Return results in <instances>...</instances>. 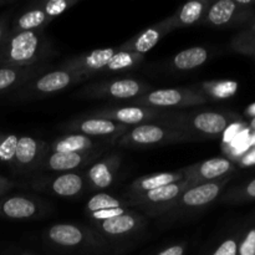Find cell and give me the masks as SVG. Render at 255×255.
<instances>
[{"instance_id":"7bdbcfd3","label":"cell","mask_w":255,"mask_h":255,"mask_svg":"<svg viewBox=\"0 0 255 255\" xmlns=\"http://www.w3.org/2000/svg\"><path fill=\"white\" fill-rule=\"evenodd\" d=\"M22 255H31V254H27V253H26V254H22Z\"/></svg>"},{"instance_id":"7402d4cb","label":"cell","mask_w":255,"mask_h":255,"mask_svg":"<svg viewBox=\"0 0 255 255\" xmlns=\"http://www.w3.org/2000/svg\"><path fill=\"white\" fill-rule=\"evenodd\" d=\"M211 4L212 2L207 1V0H193V1H189L187 4L182 5L173 15L167 17V21H168L172 30L193 25L203 19Z\"/></svg>"},{"instance_id":"ab89813d","label":"cell","mask_w":255,"mask_h":255,"mask_svg":"<svg viewBox=\"0 0 255 255\" xmlns=\"http://www.w3.org/2000/svg\"><path fill=\"white\" fill-rule=\"evenodd\" d=\"M246 114L248 115V116H252L254 119V117H255V102H254V104L249 105V106L247 107Z\"/></svg>"},{"instance_id":"5bb4252c","label":"cell","mask_w":255,"mask_h":255,"mask_svg":"<svg viewBox=\"0 0 255 255\" xmlns=\"http://www.w3.org/2000/svg\"><path fill=\"white\" fill-rule=\"evenodd\" d=\"M47 152H49V146L46 142L34 137H19L16 151H15L14 166L25 171L37 168Z\"/></svg>"},{"instance_id":"3957f363","label":"cell","mask_w":255,"mask_h":255,"mask_svg":"<svg viewBox=\"0 0 255 255\" xmlns=\"http://www.w3.org/2000/svg\"><path fill=\"white\" fill-rule=\"evenodd\" d=\"M166 125L182 129L196 139L202 137H214L223 133L228 128V117L221 112L203 111L192 114H176L167 121Z\"/></svg>"},{"instance_id":"8992f818","label":"cell","mask_w":255,"mask_h":255,"mask_svg":"<svg viewBox=\"0 0 255 255\" xmlns=\"http://www.w3.org/2000/svg\"><path fill=\"white\" fill-rule=\"evenodd\" d=\"M86 80V77L77 72L70 71V70L61 69L54 70V71L42 72L39 76L32 79L24 86L20 87L16 94L19 97H36L46 96V95L55 94V92L62 91L67 87Z\"/></svg>"},{"instance_id":"52a82bcc","label":"cell","mask_w":255,"mask_h":255,"mask_svg":"<svg viewBox=\"0 0 255 255\" xmlns=\"http://www.w3.org/2000/svg\"><path fill=\"white\" fill-rule=\"evenodd\" d=\"M191 187H193V184L187 179H183L178 183L159 187V188L144 192L138 196L127 198L126 203L127 206L131 207H141L153 216H159V214L167 213L177 201V198Z\"/></svg>"},{"instance_id":"cb8c5ba5","label":"cell","mask_w":255,"mask_h":255,"mask_svg":"<svg viewBox=\"0 0 255 255\" xmlns=\"http://www.w3.org/2000/svg\"><path fill=\"white\" fill-rule=\"evenodd\" d=\"M99 229L109 237H125L134 233L142 224V218L132 212H126L121 216L97 222Z\"/></svg>"},{"instance_id":"ffe728a7","label":"cell","mask_w":255,"mask_h":255,"mask_svg":"<svg viewBox=\"0 0 255 255\" xmlns=\"http://www.w3.org/2000/svg\"><path fill=\"white\" fill-rule=\"evenodd\" d=\"M120 163L121 159L119 156H110L104 161L92 164L86 172V178L90 186L94 189L109 188L114 183Z\"/></svg>"},{"instance_id":"4316f807","label":"cell","mask_w":255,"mask_h":255,"mask_svg":"<svg viewBox=\"0 0 255 255\" xmlns=\"http://www.w3.org/2000/svg\"><path fill=\"white\" fill-rule=\"evenodd\" d=\"M208 60V50L202 46L182 50L172 59V65L179 71H189L199 67Z\"/></svg>"},{"instance_id":"9c48e42d","label":"cell","mask_w":255,"mask_h":255,"mask_svg":"<svg viewBox=\"0 0 255 255\" xmlns=\"http://www.w3.org/2000/svg\"><path fill=\"white\" fill-rule=\"evenodd\" d=\"M67 129L74 133H81L91 138H102L105 141H112L116 143L117 139L124 136L129 127L111 120L89 116L84 120H75L70 122L67 125Z\"/></svg>"},{"instance_id":"30bf717a","label":"cell","mask_w":255,"mask_h":255,"mask_svg":"<svg viewBox=\"0 0 255 255\" xmlns=\"http://www.w3.org/2000/svg\"><path fill=\"white\" fill-rule=\"evenodd\" d=\"M117 51H119L117 47H105V49L94 50L89 54L79 55V56L65 60L61 65V69L81 74L86 79L92 75L104 74L107 65Z\"/></svg>"},{"instance_id":"44dd1931","label":"cell","mask_w":255,"mask_h":255,"mask_svg":"<svg viewBox=\"0 0 255 255\" xmlns=\"http://www.w3.org/2000/svg\"><path fill=\"white\" fill-rule=\"evenodd\" d=\"M183 179L184 176L182 169L177 172H162V173L139 177V178L134 179V181L129 184L128 189H127L126 192V196L127 198H131V197L138 196V194L152 191V189L159 188V187L178 183V182L183 181Z\"/></svg>"},{"instance_id":"4fadbf2b","label":"cell","mask_w":255,"mask_h":255,"mask_svg":"<svg viewBox=\"0 0 255 255\" xmlns=\"http://www.w3.org/2000/svg\"><path fill=\"white\" fill-rule=\"evenodd\" d=\"M173 31L172 27L169 26L167 19L162 20V21L157 22V24L152 25V26L147 27V29L142 30L138 34L134 35L129 40H127L125 44L120 45L117 49L119 51L131 52V54L137 55H144L148 52L149 50L153 49L159 40L163 36H166L168 32Z\"/></svg>"},{"instance_id":"83f0119b","label":"cell","mask_w":255,"mask_h":255,"mask_svg":"<svg viewBox=\"0 0 255 255\" xmlns=\"http://www.w3.org/2000/svg\"><path fill=\"white\" fill-rule=\"evenodd\" d=\"M201 94H203L207 99L226 100L234 96L238 91V82L232 80H223V81H209L203 82L196 87Z\"/></svg>"},{"instance_id":"e575fe53","label":"cell","mask_w":255,"mask_h":255,"mask_svg":"<svg viewBox=\"0 0 255 255\" xmlns=\"http://www.w3.org/2000/svg\"><path fill=\"white\" fill-rule=\"evenodd\" d=\"M186 253V246L184 244H176L166 248L164 251L159 252L157 255H184Z\"/></svg>"},{"instance_id":"5b68a950","label":"cell","mask_w":255,"mask_h":255,"mask_svg":"<svg viewBox=\"0 0 255 255\" xmlns=\"http://www.w3.org/2000/svg\"><path fill=\"white\" fill-rule=\"evenodd\" d=\"M174 115L169 110L152 109L146 106H126V107H112L104 109L100 111H94L91 117L111 120L117 124L125 126H139L146 124H159L166 125L167 121Z\"/></svg>"},{"instance_id":"8fae6325","label":"cell","mask_w":255,"mask_h":255,"mask_svg":"<svg viewBox=\"0 0 255 255\" xmlns=\"http://www.w3.org/2000/svg\"><path fill=\"white\" fill-rule=\"evenodd\" d=\"M233 169L234 167L229 159L216 157V158L206 159L199 163L188 166L187 168L182 169V172H183L184 179L191 182L193 186H198V184L216 182V179L222 178Z\"/></svg>"},{"instance_id":"74e56055","label":"cell","mask_w":255,"mask_h":255,"mask_svg":"<svg viewBox=\"0 0 255 255\" xmlns=\"http://www.w3.org/2000/svg\"><path fill=\"white\" fill-rule=\"evenodd\" d=\"M238 128H239V125H233V126L229 127L228 129H226V131H224V132H226V137H224V138H226V139H224V141H226V142H231L232 139L236 138L237 134L239 133V129Z\"/></svg>"},{"instance_id":"b9f144b4","label":"cell","mask_w":255,"mask_h":255,"mask_svg":"<svg viewBox=\"0 0 255 255\" xmlns=\"http://www.w3.org/2000/svg\"><path fill=\"white\" fill-rule=\"evenodd\" d=\"M251 128L255 129V117H254L253 120H252V122H251Z\"/></svg>"},{"instance_id":"484cf974","label":"cell","mask_w":255,"mask_h":255,"mask_svg":"<svg viewBox=\"0 0 255 255\" xmlns=\"http://www.w3.org/2000/svg\"><path fill=\"white\" fill-rule=\"evenodd\" d=\"M238 4L233 0H219L213 2L207 10L203 20L213 26H224L233 20Z\"/></svg>"},{"instance_id":"2e32d148","label":"cell","mask_w":255,"mask_h":255,"mask_svg":"<svg viewBox=\"0 0 255 255\" xmlns=\"http://www.w3.org/2000/svg\"><path fill=\"white\" fill-rule=\"evenodd\" d=\"M95 153L96 152H90V153H64V152H52L49 149V152L45 154L37 168H41L44 171L67 173V172L79 169L84 167L85 164L92 162V159L95 158Z\"/></svg>"},{"instance_id":"d6986e66","label":"cell","mask_w":255,"mask_h":255,"mask_svg":"<svg viewBox=\"0 0 255 255\" xmlns=\"http://www.w3.org/2000/svg\"><path fill=\"white\" fill-rule=\"evenodd\" d=\"M42 65L29 67H0V95L19 90L32 79L44 72Z\"/></svg>"},{"instance_id":"277c9868","label":"cell","mask_w":255,"mask_h":255,"mask_svg":"<svg viewBox=\"0 0 255 255\" xmlns=\"http://www.w3.org/2000/svg\"><path fill=\"white\" fill-rule=\"evenodd\" d=\"M208 101L197 89H161L153 90L132 100L133 106H146L152 109L169 110L178 107L199 106Z\"/></svg>"},{"instance_id":"f546056e","label":"cell","mask_w":255,"mask_h":255,"mask_svg":"<svg viewBox=\"0 0 255 255\" xmlns=\"http://www.w3.org/2000/svg\"><path fill=\"white\" fill-rule=\"evenodd\" d=\"M17 139L19 137L15 134L0 133V161L14 164Z\"/></svg>"},{"instance_id":"1f68e13d","label":"cell","mask_w":255,"mask_h":255,"mask_svg":"<svg viewBox=\"0 0 255 255\" xmlns=\"http://www.w3.org/2000/svg\"><path fill=\"white\" fill-rule=\"evenodd\" d=\"M238 251L239 255H255V229L247 234Z\"/></svg>"},{"instance_id":"4dcf8cb0","label":"cell","mask_w":255,"mask_h":255,"mask_svg":"<svg viewBox=\"0 0 255 255\" xmlns=\"http://www.w3.org/2000/svg\"><path fill=\"white\" fill-rule=\"evenodd\" d=\"M76 2V0H49V1L40 2V5L51 19H55L67 11Z\"/></svg>"},{"instance_id":"7a4b0ae2","label":"cell","mask_w":255,"mask_h":255,"mask_svg":"<svg viewBox=\"0 0 255 255\" xmlns=\"http://www.w3.org/2000/svg\"><path fill=\"white\" fill-rule=\"evenodd\" d=\"M194 141L189 134L182 129L172 127L169 125L146 124L129 127L128 131L116 141L119 146L124 147H144L159 146V144L177 143V142Z\"/></svg>"},{"instance_id":"d590c367","label":"cell","mask_w":255,"mask_h":255,"mask_svg":"<svg viewBox=\"0 0 255 255\" xmlns=\"http://www.w3.org/2000/svg\"><path fill=\"white\" fill-rule=\"evenodd\" d=\"M15 186H16V184H15L14 182H11L10 179L5 178V177L0 176V197L4 196V194L7 193V192L11 191Z\"/></svg>"},{"instance_id":"d6a6232c","label":"cell","mask_w":255,"mask_h":255,"mask_svg":"<svg viewBox=\"0 0 255 255\" xmlns=\"http://www.w3.org/2000/svg\"><path fill=\"white\" fill-rule=\"evenodd\" d=\"M238 254V244L234 239H227L212 255H237Z\"/></svg>"},{"instance_id":"8d00e7d4","label":"cell","mask_w":255,"mask_h":255,"mask_svg":"<svg viewBox=\"0 0 255 255\" xmlns=\"http://www.w3.org/2000/svg\"><path fill=\"white\" fill-rule=\"evenodd\" d=\"M241 164L244 167L254 166L255 164V147L253 149H251L249 152H247V153L242 157Z\"/></svg>"},{"instance_id":"6da1fadb","label":"cell","mask_w":255,"mask_h":255,"mask_svg":"<svg viewBox=\"0 0 255 255\" xmlns=\"http://www.w3.org/2000/svg\"><path fill=\"white\" fill-rule=\"evenodd\" d=\"M51 52L44 31L10 32L0 45V67L40 65Z\"/></svg>"},{"instance_id":"f1b7e54d","label":"cell","mask_w":255,"mask_h":255,"mask_svg":"<svg viewBox=\"0 0 255 255\" xmlns=\"http://www.w3.org/2000/svg\"><path fill=\"white\" fill-rule=\"evenodd\" d=\"M127 206L126 201L122 202L119 198L110 196L107 193H97L89 199L86 204V212L89 214L97 213V212L107 211V209L122 208Z\"/></svg>"},{"instance_id":"836d02e7","label":"cell","mask_w":255,"mask_h":255,"mask_svg":"<svg viewBox=\"0 0 255 255\" xmlns=\"http://www.w3.org/2000/svg\"><path fill=\"white\" fill-rule=\"evenodd\" d=\"M9 19L10 14H2L1 16H0V45H1V42L4 41L5 37L7 36V34H9L10 31Z\"/></svg>"},{"instance_id":"ac0fdd59","label":"cell","mask_w":255,"mask_h":255,"mask_svg":"<svg viewBox=\"0 0 255 255\" xmlns=\"http://www.w3.org/2000/svg\"><path fill=\"white\" fill-rule=\"evenodd\" d=\"M41 207L30 197L14 196L0 201V216L7 219H31L39 216Z\"/></svg>"},{"instance_id":"603a6c76","label":"cell","mask_w":255,"mask_h":255,"mask_svg":"<svg viewBox=\"0 0 255 255\" xmlns=\"http://www.w3.org/2000/svg\"><path fill=\"white\" fill-rule=\"evenodd\" d=\"M52 20L54 19H51L44 11L39 2V4H34L31 7L21 12L19 16L15 17L10 32L44 31Z\"/></svg>"},{"instance_id":"60d3db41","label":"cell","mask_w":255,"mask_h":255,"mask_svg":"<svg viewBox=\"0 0 255 255\" xmlns=\"http://www.w3.org/2000/svg\"><path fill=\"white\" fill-rule=\"evenodd\" d=\"M249 146H255V132L249 137Z\"/></svg>"},{"instance_id":"e0dca14e","label":"cell","mask_w":255,"mask_h":255,"mask_svg":"<svg viewBox=\"0 0 255 255\" xmlns=\"http://www.w3.org/2000/svg\"><path fill=\"white\" fill-rule=\"evenodd\" d=\"M46 238L50 243L61 248H76L94 242L85 229L74 224H54L47 229Z\"/></svg>"},{"instance_id":"ba28073f","label":"cell","mask_w":255,"mask_h":255,"mask_svg":"<svg viewBox=\"0 0 255 255\" xmlns=\"http://www.w3.org/2000/svg\"><path fill=\"white\" fill-rule=\"evenodd\" d=\"M148 84L139 81L137 79H119L114 81H104L100 84L90 85L82 90L81 95L87 97H102V99H115V100H132L142 96L149 92Z\"/></svg>"},{"instance_id":"7c38bea8","label":"cell","mask_w":255,"mask_h":255,"mask_svg":"<svg viewBox=\"0 0 255 255\" xmlns=\"http://www.w3.org/2000/svg\"><path fill=\"white\" fill-rule=\"evenodd\" d=\"M223 182H209V183L193 186L181 194L168 212H177L178 209L203 208L212 203L219 196Z\"/></svg>"},{"instance_id":"d4e9b609","label":"cell","mask_w":255,"mask_h":255,"mask_svg":"<svg viewBox=\"0 0 255 255\" xmlns=\"http://www.w3.org/2000/svg\"><path fill=\"white\" fill-rule=\"evenodd\" d=\"M101 147V143L95 138L81 133H72L60 137L50 144V151L64 152V153H90L96 152Z\"/></svg>"},{"instance_id":"f35d334b","label":"cell","mask_w":255,"mask_h":255,"mask_svg":"<svg viewBox=\"0 0 255 255\" xmlns=\"http://www.w3.org/2000/svg\"><path fill=\"white\" fill-rule=\"evenodd\" d=\"M246 193L248 194L249 197H252V198H255V179H253V181L247 186Z\"/></svg>"},{"instance_id":"9a60e30c","label":"cell","mask_w":255,"mask_h":255,"mask_svg":"<svg viewBox=\"0 0 255 255\" xmlns=\"http://www.w3.org/2000/svg\"><path fill=\"white\" fill-rule=\"evenodd\" d=\"M86 184L87 182L85 181L81 174L75 173V172H67V173H61L51 179L35 182L34 187L49 191L56 196L71 198V197L81 194L85 191Z\"/></svg>"}]
</instances>
